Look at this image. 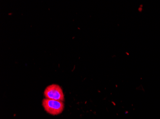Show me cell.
Here are the masks:
<instances>
[{
    "instance_id": "cell-2",
    "label": "cell",
    "mask_w": 160,
    "mask_h": 119,
    "mask_svg": "<svg viewBox=\"0 0 160 119\" xmlns=\"http://www.w3.org/2000/svg\"><path fill=\"white\" fill-rule=\"evenodd\" d=\"M46 98L63 101L64 100V94L62 89L60 85L56 84L48 85L47 87L44 92Z\"/></svg>"
},
{
    "instance_id": "cell-1",
    "label": "cell",
    "mask_w": 160,
    "mask_h": 119,
    "mask_svg": "<svg viewBox=\"0 0 160 119\" xmlns=\"http://www.w3.org/2000/svg\"><path fill=\"white\" fill-rule=\"evenodd\" d=\"M42 106L47 113L52 115H57L62 112L64 109V104L62 101L52 99H43Z\"/></svg>"
}]
</instances>
